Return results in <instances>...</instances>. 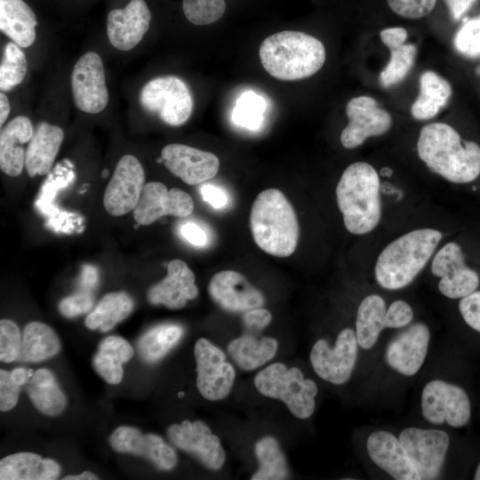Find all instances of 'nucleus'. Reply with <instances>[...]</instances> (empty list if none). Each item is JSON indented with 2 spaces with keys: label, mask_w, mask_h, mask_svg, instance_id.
Instances as JSON below:
<instances>
[{
  "label": "nucleus",
  "mask_w": 480,
  "mask_h": 480,
  "mask_svg": "<svg viewBox=\"0 0 480 480\" xmlns=\"http://www.w3.org/2000/svg\"><path fill=\"white\" fill-rule=\"evenodd\" d=\"M419 157L432 172L457 184L480 175V146L463 140L450 124L437 122L423 126L417 140Z\"/></svg>",
  "instance_id": "nucleus-1"
},
{
  "label": "nucleus",
  "mask_w": 480,
  "mask_h": 480,
  "mask_svg": "<svg viewBox=\"0 0 480 480\" xmlns=\"http://www.w3.org/2000/svg\"><path fill=\"white\" fill-rule=\"evenodd\" d=\"M259 55L264 69L283 81L304 79L324 66L326 53L323 43L300 31H281L260 44Z\"/></svg>",
  "instance_id": "nucleus-2"
},
{
  "label": "nucleus",
  "mask_w": 480,
  "mask_h": 480,
  "mask_svg": "<svg viewBox=\"0 0 480 480\" xmlns=\"http://www.w3.org/2000/svg\"><path fill=\"white\" fill-rule=\"evenodd\" d=\"M250 228L255 244L275 257L292 255L298 245L300 227L295 211L277 188L261 191L250 214Z\"/></svg>",
  "instance_id": "nucleus-3"
},
{
  "label": "nucleus",
  "mask_w": 480,
  "mask_h": 480,
  "mask_svg": "<svg viewBox=\"0 0 480 480\" xmlns=\"http://www.w3.org/2000/svg\"><path fill=\"white\" fill-rule=\"evenodd\" d=\"M380 187L379 174L368 163H353L342 172L336 187V199L345 228L351 234L370 233L379 224Z\"/></svg>",
  "instance_id": "nucleus-4"
},
{
  "label": "nucleus",
  "mask_w": 480,
  "mask_h": 480,
  "mask_svg": "<svg viewBox=\"0 0 480 480\" xmlns=\"http://www.w3.org/2000/svg\"><path fill=\"white\" fill-rule=\"evenodd\" d=\"M442 239L434 228H419L402 235L380 253L374 267L378 284L387 290L410 284L423 269Z\"/></svg>",
  "instance_id": "nucleus-5"
},
{
  "label": "nucleus",
  "mask_w": 480,
  "mask_h": 480,
  "mask_svg": "<svg viewBox=\"0 0 480 480\" xmlns=\"http://www.w3.org/2000/svg\"><path fill=\"white\" fill-rule=\"evenodd\" d=\"M254 385L261 395L282 401L298 419H308L315 411L317 385L297 367L271 364L256 374Z\"/></svg>",
  "instance_id": "nucleus-6"
},
{
  "label": "nucleus",
  "mask_w": 480,
  "mask_h": 480,
  "mask_svg": "<svg viewBox=\"0 0 480 480\" xmlns=\"http://www.w3.org/2000/svg\"><path fill=\"white\" fill-rule=\"evenodd\" d=\"M141 108L156 115L171 126H180L190 117L193 97L188 84L175 76H158L149 80L139 94Z\"/></svg>",
  "instance_id": "nucleus-7"
},
{
  "label": "nucleus",
  "mask_w": 480,
  "mask_h": 480,
  "mask_svg": "<svg viewBox=\"0 0 480 480\" xmlns=\"http://www.w3.org/2000/svg\"><path fill=\"white\" fill-rule=\"evenodd\" d=\"M357 347L356 332L344 328L339 332L333 347L323 339L316 341L309 354L311 365L321 379L335 385L344 384L355 368Z\"/></svg>",
  "instance_id": "nucleus-8"
},
{
  "label": "nucleus",
  "mask_w": 480,
  "mask_h": 480,
  "mask_svg": "<svg viewBox=\"0 0 480 480\" xmlns=\"http://www.w3.org/2000/svg\"><path fill=\"white\" fill-rule=\"evenodd\" d=\"M421 412L426 420L440 425L447 422L454 428L465 426L471 416L470 401L460 387L434 380L428 382L421 394Z\"/></svg>",
  "instance_id": "nucleus-9"
},
{
  "label": "nucleus",
  "mask_w": 480,
  "mask_h": 480,
  "mask_svg": "<svg viewBox=\"0 0 480 480\" xmlns=\"http://www.w3.org/2000/svg\"><path fill=\"white\" fill-rule=\"evenodd\" d=\"M194 355L196 364V388L209 401L226 398L234 385L236 371L226 360L225 353L209 340L196 341Z\"/></svg>",
  "instance_id": "nucleus-10"
},
{
  "label": "nucleus",
  "mask_w": 480,
  "mask_h": 480,
  "mask_svg": "<svg viewBox=\"0 0 480 480\" xmlns=\"http://www.w3.org/2000/svg\"><path fill=\"white\" fill-rule=\"evenodd\" d=\"M398 438L416 468L420 480L439 478L450 444L446 432L409 427L401 431Z\"/></svg>",
  "instance_id": "nucleus-11"
},
{
  "label": "nucleus",
  "mask_w": 480,
  "mask_h": 480,
  "mask_svg": "<svg viewBox=\"0 0 480 480\" xmlns=\"http://www.w3.org/2000/svg\"><path fill=\"white\" fill-rule=\"evenodd\" d=\"M431 272L440 278L439 292L449 299H461L477 290L478 273L466 264L461 247L455 242L445 244L434 256Z\"/></svg>",
  "instance_id": "nucleus-12"
},
{
  "label": "nucleus",
  "mask_w": 480,
  "mask_h": 480,
  "mask_svg": "<svg viewBox=\"0 0 480 480\" xmlns=\"http://www.w3.org/2000/svg\"><path fill=\"white\" fill-rule=\"evenodd\" d=\"M348 123L342 130L340 142L345 148L361 146L368 138L385 134L392 126V116L370 96H357L346 105Z\"/></svg>",
  "instance_id": "nucleus-13"
},
{
  "label": "nucleus",
  "mask_w": 480,
  "mask_h": 480,
  "mask_svg": "<svg viewBox=\"0 0 480 480\" xmlns=\"http://www.w3.org/2000/svg\"><path fill=\"white\" fill-rule=\"evenodd\" d=\"M72 94L76 107L88 114H98L108 102L104 66L94 52L82 55L76 62L71 76Z\"/></svg>",
  "instance_id": "nucleus-14"
},
{
  "label": "nucleus",
  "mask_w": 480,
  "mask_h": 480,
  "mask_svg": "<svg viewBox=\"0 0 480 480\" xmlns=\"http://www.w3.org/2000/svg\"><path fill=\"white\" fill-rule=\"evenodd\" d=\"M145 173L140 161L132 155H124L117 162L106 188L103 205L113 216L133 211L144 187Z\"/></svg>",
  "instance_id": "nucleus-15"
},
{
  "label": "nucleus",
  "mask_w": 480,
  "mask_h": 480,
  "mask_svg": "<svg viewBox=\"0 0 480 480\" xmlns=\"http://www.w3.org/2000/svg\"><path fill=\"white\" fill-rule=\"evenodd\" d=\"M193 209V199L187 192L177 188L168 189L162 182L151 181L144 185L132 212L138 224L148 226L167 215L187 218Z\"/></svg>",
  "instance_id": "nucleus-16"
},
{
  "label": "nucleus",
  "mask_w": 480,
  "mask_h": 480,
  "mask_svg": "<svg viewBox=\"0 0 480 480\" xmlns=\"http://www.w3.org/2000/svg\"><path fill=\"white\" fill-rule=\"evenodd\" d=\"M172 444L193 455L211 470L220 469L226 460V452L220 438L202 420H183L172 424L167 430Z\"/></svg>",
  "instance_id": "nucleus-17"
},
{
  "label": "nucleus",
  "mask_w": 480,
  "mask_h": 480,
  "mask_svg": "<svg viewBox=\"0 0 480 480\" xmlns=\"http://www.w3.org/2000/svg\"><path fill=\"white\" fill-rule=\"evenodd\" d=\"M166 168L188 185L212 179L219 172L220 160L212 153L179 143L166 145L161 151Z\"/></svg>",
  "instance_id": "nucleus-18"
},
{
  "label": "nucleus",
  "mask_w": 480,
  "mask_h": 480,
  "mask_svg": "<svg viewBox=\"0 0 480 480\" xmlns=\"http://www.w3.org/2000/svg\"><path fill=\"white\" fill-rule=\"evenodd\" d=\"M430 332L427 324L414 323L396 334L388 343L385 359L404 376H413L422 366L428 353Z\"/></svg>",
  "instance_id": "nucleus-19"
},
{
  "label": "nucleus",
  "mask_w": 480,
  "mask_h": 480,
  "mask_svg": "<svg viewBox=\"0 0 480 480\" xmlns=\"http://www.w3.org/2000/svg\"><path fill=\"white\" fill-rule=\"evenodd\" d=\"M111 447L117 452L143 457L158 469L169 471L177 464L175 451L155 434H142L133 427L121 426L109 437Z\"/></svg>",
  "instance_id": "nucleus-20"
},
{
  "label": "nucleus",
  "mask_w": 480,
  "mask_h": 480,
  "mask_svg": "<svg viewBox=\"0 0 480 480\" xmlns=\"http://www.w3.org/2000/svg\"><path fill=\"white\" fill-rule=\"evenodd\" d=\"M208 292L221 308L233 313L260 308L265 302L262 292L235 270L216 273L209 283Z\"/></svg>",
  "instance_id": "nucleus-21"
},
{
  "label": "nucleus",
  "mask_w": 480,
  "mask_h": 480,
  "mask_svg": "<svg viewBox=\"0 0 480 480\" xmlns=\"http://www.w3.org/2000/svg\"><path fill=\"white\" fill-rule=\"evenodd\" d=\"M150 20L145 0H131L124 8L111 10L107 18L110 44L120 51L133 49L148 32Z\"/></svg>",
  "instance_id": "nucleus-22"
},
{
  "label": "nucleus",
  "mask_w": 480,
  "mask_h": 480,
  "mask_svg": "<svg viewBox=\"0 0 480 480\" xmlns=\"http://www.w3.org/2000/svg\"><path fill=\"white\" fill-rule=\"evenodd\" d=\"M371 460L396 480H420L413 463L407 455L399 438L392 433L378 430L372 432L366 442Z\"/></svg>",
  "instance_id": "nucleus-23"
},
{
  "label": "nucleus",
  "mask_w": 480,
  "mask_h": 480,
  "mask_svg": "<svg viewBox=\"0 0 480 480\" xmlns=\"http://www.w3.org/2000/svg\"><path fill=\"white\" fill-rule=\"evenodd\" d=\"M193 271L181 260H172L167 266V275L148 292L153 305H164L171 309L183 308L187 301L198 295Z\"/></svg>",
  "instance_id": "nucleus-24"
},
{
  "label": "nucleus",
  "mask_w": 480,
  "mask_h": 480,
  "mask_svg": "<svg viewBox=\"0 0 480 480\" xmlns=\"http://www.w3.org/2000/svg\"><path fill=\"white\" fill-rule=\"evenodd\" d=\"M63 139L64 132L60 127L47 122L37 124L25 156V167L30 177L50 172Z\"/></svg>",
  "instance_id": "nucleus-25"
},
{
  "label": "nucleus",
  "mask_w": 480,
  "mask_h": 480,
  "mask_svg": "<svg viewBox=\"0 0 480 480\" xmlns=\"http://www.w3.org/2000/svg\"><path fill=\"white\" fill-rule=\"evenodd\" d=\"M34 130L30 119L18 116L12 119L0 133V168L11 177L19 176L25 164L22 145L30 141Z\"/></svg>",
  "instance_id": "nucleus-26"
},
{
  "label": "nucleus",
  "mask_w": 480,
  "mask_h": 480,
  "mask_svg": "<svg viewBox=\"0 0 480 480\" xmlns=\"http://www.w3.org/2000/svg\"><path fill=\"white\" fill-rule=\"evenodd\" d=\"M60 474L55 460L33 452H18L0 460L1 480H53Z\"/></svg>",
  "instance_id": "nucleus-27"
},
{
  "label": "nucleus",
  "mask_w": 480,
  "mask_h": 480,
  "mask_svg": "<svg viewBox=\"0 0 480 480\" xmlns=\"http://www.w3.org/2000/svg\"><path fill=\"white\" fill-rule=\"evenodd\" d=\"M36 17L23 0H0V30L20 47H29L36 37Z\"/></svg>",
  "instance_id": "nucleus-28"
},
{
  "label": "nucleus",
  "mask_w": 480,
  "mask_h": 480,
  "mask_svg": "<svg viewBox=\"0 0 480 480\" xmlns=\"http://www.w3.org/2000/svg\"><path fill=\"white\" fill-rule=\"evenodd\" d=\"M452 94L450 83L437 73L427 70L420 76V91L411 107L412 116L419 121L435 117Z\"/></svg>",
  "instance_id": "nucleus-29"
},
{
  "label": "nucleus",
  "mask_w": 480,
  "mask_h": 480,
  "mask_svg": "<svg viewBox=\"0 0 480 480\" xmlns=\"http://www.w3.org/2000/svg\"><path fill=\"white\" fill-rule=\"evenodd\" d=\"M134 355L127 340L119 336H108L99 345L92 364L96 372L109 384H118L124 375L123 364Z\"/></svg>",
  "instance_id": "nucleus-30"
},
{
  "label": "nucleus",
  "mask_w": 480,
  "mask_h": 480,
  "mask_svg": "<svg viewBox=\"0 0 480 480\" xmlns=\"http://www.w3.org/2000/svg\"><path fill=\"white\" fill-rule=\"evenodd\" d=\"M385 328L388 325L384 299L377 294L366 296L359 304L356 314V335L358 345L364 349L372 348Z\"/></svg>",
  "instance_id": "nucleus-31"
},
{
  "label": "nucleus",
  "mask_w": 480,
  "mask_h": 480,
  "mask_svg": "<svg viewBox=\"0 0 480 480\" xmlns=\"http://www.w3.org/2000/svg\"><path fill=\"white\" fill-rule=\"evenodd\" d=\"M278 342L272 337L258 338L244 334L233 339L228 345V352L244 370H254L270 361L276 354Z\"/></svg>",
  "instance_id": "nucleus-32"
},
{
  "label": "nucleus",
  "mask_w": 480,
  "mask_h": 480,
  "mask_svg": "<svg viewBox=\"0 0 480 480\" xmlns=\"http://www.w3.org/2000/svg\"><path fill=\"white\" fill-rule=\"evenodd\" d=\"M26 391L31 403L43 414L58 415L66 406V396L48 369L36 370L27 382Z\"/></svg>",
  "instance_id": "nucleus-33"
},
{
  "label": "nucleus",
  "mask_w": 480,
  "mask_h": 480,
  "mask_svg": "<svg viewBox=\"0 0 480 480\" xmlns=\"http://www.w3.org/2000/svg\"><path fill=\"white\" fill-rule=\"evenodd\" d=\"M60 349V340L49 325L41 322H31L24 328L18 359L40 362L52 357Z\"/></svg>",
  "instance_id": "nucleus-34"
},
{
  "label": "nucleus",
  "mask_w": 480,
  "mask_h": 480,
  "mask_svg": "<svg viewBox=\"0 0 480 480\" xmlns=\"http://www.w3.org/2000/svg\"><path fill=\"white\" fill-rule=\"evenodd\" d=\"M133 308L132 298L124 292L106 294L85 318L84 324L90 330L99 329L107 332L126 318Z\"/></svg>",
  "instance_id": "nucleus-35"
},
{
  "label": "nucleus",
  "mask_w": 480,
  "mask_h": 480,
  "mask_svg": "<svg viewBox=\"0 0 480 480\" xmlns=\"http://www.w3.org/2000/svg\"><path fill=\"white\" fill-rule=\"evenodd\" d=\"M183 328L176 324H162L147 331L139 340L141 359L154 364L164 357L180 340Z\"/></svg>",
  "instance_id": "nucleus-36"
},
{
  "label": "nucleus",
  "mask_w": 480,
  "mask_h": 480,
  "mask_svg": "<svg viewBox=\"0 0 480 480\" xmlns=\"http://www.w3.org/2000/svg\"><path fill=\"white\" fill-rule=\"evenodd\" d=\"M254 452L260 467L252 476V480H284L290 477L285 455L275 437L266 436L260 438L255 443Z\"/></svg>",
  "instance_id": "nucleus-37"
},
{
  "label": "nucleus",
  "mask_w": 480,
  "mask_h": 480,
  "mask_svg": "<svg viewBox=\"0 0 480 480\" xmlns=\"http://www.w3.org/2000/svg\"><path fill=\"white\" fill-rule=\"evenodd\" d=\"M389 51V60L380 74V83L385 88L394 86L406 77L413 67L418 52L413 44H404Z\"/></svg>",
  "instance_id": "nucleus-38"
},
{
  "label": "nucleus",
  "mask_w": 480,
  "mask_h": 480,
  "mask_svg": "<svg viewBox=\"0 0 480 480\" xmlns=\"http://www.w3.org/2000/svg\"><path fill=\"white\" fill-rule=\"evenodd\" d=\"M20 47L12 41L4 46L0 66V89L2 92L9 91L21 84L26 76L27 59Z\"/></svg>",
  "instance_id": "nucleus-39"
},
{
  "label": "nucleus",
  "mask_w": 480,
  "mask_h": 480,
  "mask_svg": "<svg viewBox=\"0 0 480 480\" xmlns=\"http://www.w3.org/2000/svg\"><path fill=\"white\" fill-rule=\"evenodd\" d=\"M266 102L262 97L249 91L243 93L236 101L232 113L233 122L249 130H257L263 120Z\"/></svg>",
  "instance_id": "nucleus-40"
},
{
  "label": "nucleus",
  "mask_w": 480,
  "mask_h": 480,
  "mask_svg": "<svg viewBox=\"0 0 480 480\" xmlns=\"http://www.w3.org/2000/svg\"><path fill=\"white\" fill-rule=\"evenodd\" d=\"M224 0H183L182 11L187 20L194 25H209L224 14Z\"/></svg>",
  "instance_id": "nucleus-41"
},
{
  "label": "nucleus",
  "mask_w": 480,
  "mask_h": 480,
  "mask_svg": "<svg viewBox=\"0 0 480 480\" xmlns=\"http://www.w3.org/2000/svg\"><path fill=\"white\" fill-rule=\"evenodd\" d=\"M453 44L467 57L480 56V17L465 22L454 36Z\"/></svg>",
  "instance_id": "nucleus-42"
},
{
  "label": "nucleus",
  "mask_w": 480,
  "mask_h": 480,
  "mask_svg": "<svg viewBox=\"0 0 480 480\" xmlns=\"http://www.w3.org/2000/svg\"><path fill=\"white\" fill-rule=\"evenodd\" d=\"M21 346L20 333L14 322L0 321V360L11 363L18 359Z\"/></svg>",
  "instance_id": "nucleus-43"
},
{
  "label": "nucleus",
  "mask_w": 480,
  "mask_h": 480,
  "mask_svg": "<svg viewBox=\"0 0 480 480\" xmlns=\"http://www.w3.org/2000/svg\"><path fill=\"white\" fill-rule=\"evenodd\" d=\"M387 2L396 14L411 20L428 15L436 4V0H387Z\"/></svg>",
  "instance_id": "nucleus-44"
},
{
  "label": "nucleus",
  "mask_w": 480,
  "mask_h": 480,
  "mask_svg": "<svg viewBox=\"0 0 480 480\" xmlns=\"http://www.w3.org/2000/svg\"><path fill=\"white\" fill-rule=\"evenodd\" d=\"M94 303L92 292L80 290L68 296L59 303L60 314L66 317L73 318L92 310Z\"/></svg>",
  "instance_id": "nucleus-45"
},
{
  "label": "nucleus",
  "mask_w": 480,
  "mask_h": 480,
  "mask_svg": "<svg viewBox=\"0 0 480 480\" xmlns=\"http://www.w3.org/2000/svg\"><path fill=\"white\" fill-rule=\"evenodd\" d=\"M459 310L466 324L480 332V291L476 290L461 298L459 302Z\"/></svg>",
  "instance_id": "nucleus-46"
},
{
  "label": "nucleus",
  "mask_w": 480,
  "mask_h": 480,
  "mask_svg": "<svg viewBox=\"0 0 480 480\" xmlns=\"http://www.w3.org/2000/svg\"><path fill=\"white\" fill-rule=\"evenodd\" d=\"M20 388L12 379L11 372L0 370V410L2 412L12 409L19 399Z\"/></svg>",
  "instance_id": "nucleus-47"
},
{
  "label": "nucleus",
  "mask_w": 480,
  "mask_h": 480,
  "mask_svg": "<svg viewBox=\"0 0 480 480\" xmlns=\"http://www.w3.org/2000/svg\"><path fill=\"white\" fill-rule=\"evenodd\" d=\"M412 307L404 300H397L387 308L388 328H402L407 326L412 320Z\"/></svg>",
  "instance_id": "nucleus-48"
},
{
  "label": "nucleus",
  "mask_w": 480,
  "mask_h": 480,
  "mask_svg": "<svg viewBox=\"0 0 480 480\" xmlns=\"http://www.w3.org/2000/svg\"><path fill=\"white\" fill-rule=\"evenodd\" d=\"M272 320L271 313L265 308H256L244 312L243 324L244 327L253 332H260L267 327Z\"/></svg>",
  "instance_id": "nucleus-49"
},
{
  "label": "nucleus",
  "mask_w": 480,
  "mask_h": 480,
  "mask_svg": "<svg viewBox=\"0 0 480 480\" xmlns=\"http://www.w3.org/2000/svg\"><path fill=\"white\" fill-rule=\"evenodd\" d=\"M180 234L183 239L194 246L203 247L208 242L204 228L193 221L183 223L180 228Z\"/></svg>",
  "instance_id": "nucleus-50"
},
{
  "label": "nucleus",
  "mask_w": 480,
  "mask_h": 480,
  "mask_svg": "<svg viewBox=\"0 0 480 480\" xmlns=\"http://www.w3.org/2000/svg\"><path fill=\"white\" fill-rule=\"evenodd\" d=\"M200 193L204 202L214 209H221L228 204V196L220 187L212 184H204L200 188Z\"/></svg>",
  "instance_id": "nucleus-51"
},
{
  "label": "nucleus",
  "mask_w": 480,
  "mask_h": 480,
  "mask_svg": "<svg viewBox=\"0 0 480 480\" xmlns=\"http://www.w3.org/2000/svg\"><path fill=\"white\" fill-rule=\"evenodd\" d=\"M381 42L388 48L405 44L408 34L405 28L401 27L388 28L380 33Z\"/></svg>",
  "instance_id": "nucleus-52"
},
{
  "label": "nucleus",
  "mask_w": 480,
  "mask_h": 480,
  "mask_svg": "<svg viewBox=\"0 0 480 480\" xmlns=\"http://www.w3.org/2000/svg\"><path fill=\"white\" fill-rule=\"evenodd\" d=\"M99 281V273L97 268L91 264H84L82 267L80 276L81 290L92 292L97 286Z\"/></svg>",
  "instance_id": "nucleus-53"
},
{
  "label": "nucleus",
  "mask_w": 480,
  "mask_h": 480,
  "mask_svg": "<svg viewBox=\"0 0 480 480\" xmlns=\"http://www.w3.org/2000/svg\"><path fill=\"white\" fill-rule=\"evenodd\" d=\"M454 20H460L476 0H444Z\"/></svg>",
  "instance_id": "nucleus-54"
},
{
  "label": "nucleus",
  "mask_w": 480,
  "mask_h": 480,
  "mask_svg": "<svg viewBox=\"0 0 480 480\" xmlns=\"http://www.w3.org/2000/svg\"><path fill=\"white\" fill-rule=\"evenodd\" d=\"M11 376L13 381L20 386L27 384L30 379L28 370L22 367L12 370L11 372Z\"/></svg>",
  "instance_id": "nucleus-55"
},
{
  "label": "nucleus",
  "mask_w": 480,
  "mask_h": 480,
  "mask_svg": "<svg viewBox=\"0 0 480 480\" xmlns=\"http://www.w3.org/2000/svg\"><path fill=\"white\" fill-rule=\"evenodd\" d=\"M10 113V103L7 96L0 93V125L3 126Z\"/></svg>",
  "instance_id": "nucleus-56"
},
{
  "label": "nucleus",
  "mask_w": 480,
  "mask_h": 480,
  "mask_svg": "<svg viewBox=\"0 0 480 480\" xmlns=\"http://www.w3.org/2000/svg\"><path fill=\"white\" fill-rule=\"evenodd\" d=\"M63 480H95L98 479L97 476L90 471H84L82 474L75 476H67L62 478Z\"/></svg>",
  "instance_id": "nucleus-57"
},
{
  "label": "nucleus",
  "mask_w": 480,
  "mask_h": 480,
  "mask_svg": "<svg viewBox=\"0 0 480 480\" xmlns=\"http://www.w3.org/2000/svg\"><path fill=\"white\" fill-rule=\"evenodd\" d=\"M474 479L480 480V463L478 464V466H477V468L476 469Z\"/></svg>",
  "instance_id": "nucleus-58"
},
{
  "label": "nucleus",
  "mask_w": 480,
  "mask_h": 480,
  "mask_svg": "<svg viewBox=\"0 0 480 480\" xmlns=\"http://www.w3.org/2000/svg\"><path fill=\"white\" fill-rule=\"evenodd\" d=\"M178 396H179L180 397H181V396H184V393H183V392H180Z\"/></svg>",
  "instance_id": "nucleus-59"
}]
</instances>
